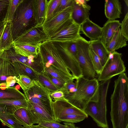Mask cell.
I'll return each mask as SVG.
<instances>
[{"mask_svg":"<svg viewBox=\"0 0 128 128\" xmlns=\"http://www.w3.org/2000/svg\"><path fill=\"white\" fill-rule=\"evenodd\" d=\"M112 128H128V78L120 76L114 81L110 98Z\"/></svg>","mask_w":128,"mask_h":128,"instance_id":"1","label":"cell"},{"mask_svg":"<svg viewBox=\"0 0 128 128\" xmlns=\"http://www.w3.org/2000/svg\"><path fill=\"white\" fill-rule=\"evenodd\" d=\"M76 80L77 84L76 91L64 95V97L72 106L84 111L90 102L98 101L100 84L96 78L89 80L82 77Z\"/></svg>","mask_w":128,"mask_h":128,"instance_id":"2","label":"cell"},{"mask_svg":"<svg viewBox=\"0 0 128 128\" xmlns=\"http://www.w3.org/2000/svg\"><path fill=\"white\" fill-rule=\"evenodd\" d=\"M39 54L44 68H51L70 79H75L54 42L47 40L39 44Z\"/></svg>","mask_w":128,"mask_h":128,"instance_id":"3","label":"cell"},{"mask_svg":"<svg viewBox=\"0 0 128 128\" xmlns=\"http://www.w3.org/2000/svg\"><path fill=\"white\" fill-rule=\"evenodd\" d=\"M34 0H24L17 7L11 22L13 41L26 30L36 25L34 14Z\"/></svg>","mask_w":128,"mask_h":128,"instance_id":"4","label":"cell"},{"mask_svg":"<svg viewBox=\"0 0 128 128\" xmlns=\"http://www.w3.org/2000/svg\"><path fill=\"white\" fill-rule=\"evenodd\" d=\"M34 86L24 92L27 100L36 104L53 116L49 90L38 80H33Z\"/></svg>","mask_w":128,"mask_h":128,"instance_id":"5","label":"cell"},{"mask_svg":"<svg viewBox=\"0 0 128 128\" xmlns=\"http://www.w3.org/2000/svg\"><path fill=\"white\" fill-rule=\"evenodd\" d=\"M122 54L116 51L110 53L109 57L103 66L97 79L104 82L125 72L126 67L122 58Z\"/></svg>","mask_w":128,"mask_h":128,"instance_id":"6","label":"cell"},{"mask_svg":"<svg viewBox=\"0 0 128 128\" xmlns=\"http://www.w3.org/2000/svg\"><path fill=\"white\" fill-rule=\"evenodd\" d=\"M77 57L82 77L89 80L95 78L96 73L91 60L90 42L83 38L78 41Z\"/></svg>","mask_w":128,"mask_h":128,"instance_id":"7","label":"cell"},{"mask_svg":"<svg viewBox=\"0 0 128 128\" xmlns=\"http://www.w3.org/2000/svg\"><path fill=\"white\" fill-rule=\"evenodd\" d=\"M80 28L72 18L49 37L48 40L61 43L77 41L83 38L80 35Z\"/></svg>","mask_w":128,"mask_h":128,"instance_id":"8","label":"cell"},{"mask_svg":"<svg viewBox=\"0 0 128 128\" xmlns=\"http://www.w3.org/2000/svg\"><path fill=\"white\" fill-rule=\"evenodd\" d=\"M72 6H69L54 14L51 18L44 21L42 24L43 28L49 38L72 18Z\"/></svg>","mask_w":128,"mask_h":128,"instance_id":"9","label":"cell"},{"mask_svg":"<svg viewBox=\"0 0 128 128\" xmlns=\"http://www.w3.org/2000/svg\"><path fill=\"white\" fill-rule=\"evenodd\" d=\"M48 38L42 25L36 24L25 31L13 42L36 44L48 40Z\"/></svg>","mask_w":128,"mask_h":128,"instance_id":"10","label":"cell"},{"mask_svg":"<svg viewBox=\"0 0 128 128\" xmlns=\"http://www.w3.org/2000/svg\"><path fill=\"white\" fill-rule=\"evenodd\" d=\"M51 104L53 116L57 122L61 117L70 114H76L88 117V115L84 111L74 106L66 99L56 101L52 100Z\"/></svg>","mask_w":128,"mask_h":128,"instance_id":"11","label":"cell"},{"mask_svg":"<svg viewBox=\"0 0 128 128\" xmlns=\"http://www.w3.org/2000/svg\"><path fill=\"white\" fill-rule=\"evenodd\" d=\"M110 80L101 82L100 84L99 98L98 104V112L99 122V127L108 128L107 118V108L106 98Z\"/></svg>","mask_w":128,"mask_h":128,"instance_id":"12","label":"cell"},{"mask_svg":"<svg viewBox=\"0 0 128 128\" xmlns=\"http://www.w3.org/2000/svg\"><path fill=\"white\" fill-rule=\"evenodd\" d=\"M8 56L12 62H22L38 73H42L44 71L43 64L39 54L37 56H31L25 57L17 54L12 50L9 52Z\"/></svg>","mask_w":128,"mask_h":128,"instance_id":"13","label":"cell"},{"mask_svg":"<svg viewBox=\"0 0 128 128\" xmlns=\"http://www.w3.org/2000/svg\"><path fill=\"white\" fill-rule=\"evenodd\" d=\"M28 102L27 108L31 115L33 124H38L45 121L56 122L52 116L42 108L36 104Z\"/></svg>","mask_w":128,"mask_h":128,"instance_id":"14","label":"cell"},{"mask_svg":"<svg viewBox=\"0 0 128 128\" xmlns=\"http://www.w3.org/2000/svg\"><path fill=\"white\" fill-rule=\"evenodd\" d=\"M11 60L9 58L6 51L0 56V86L6 82L10 76L17 77Z\"/></svg>","mask_w":128,"mask_h":128,"instance_id":"15","label":"cell"},{"mask_svg":"<svg viewBox=\"0 0 128 128\" xmlns=\"http://www.w3.org/2000/svg\"><path fill=\"white\" fill-rule=\"evenodd\" d=\"M120 26L121 23L118 20H108L102 27L101 36L99 40L106 48Z\"/></svg>","mask_w":128,"mask_h":128,"instance_id":"16","label":"cell"},{"mask_svg":"<svg viewBox=\"0 0 128 128\" xmlns=\"http://www.w3.org/2000/svg\"><path fill=\"white\" fill-rule=\"evenodd\" d=\"M80 30L90 41H92L99 40L101 36L102 27L89 18L81 25Z\"/></svg>","mask_w":128,"mask_h":128,"instance_id":"17","label":"cell"},{"mask_svg":"<svg viewBox=\"0 0 128 128\" xmlns=\"http://www.w3.org/2000/svg\"><path fill=\"white\" fill-rule=\"evenodd\" d=\"M121 3L119 0H106L104 4V13L108 20L119 18L122 14Z\"/></svg>","mask_w":128,"mask_h":128,"instance_id":"18","label":"cell"},{"mask_svg":"<svg viewBox=\"0 0 128 128\" xmlns=\"http://www.w3.org/2000/svg\"><path fill=\"white\" fill-rule=\"evenodd\" d=\"M12 48L17 54L25 57L31 56H37L39 55V44H29L12 43Z\"/></svg>","mask_w":128,"mask_h":128,"instance_id":"19","label":"cell"},{"mask_svg":"<svg viewBox=\"0 0 128 128\" xmlns=\"http://www.w3.org/2000/svg\"><path fill=\"white\" fill-rule=\"evenodd\" d=\"M72 19L77 24L81 25L89 19L90 10L75 2L74 0L72 6Z\"/></svg>","mask_w":128,"mask_h":128,"instance_id":"20","label":"cell"},{"mask_svg":"<svg viewBox=\"0 0 128 128\" xmlns=\"http://www.w3.org/2000/svg\"><path fill=\"white\" fill-rule=\"evenodd\" d=\"M128 40L122 34L120 28L116 32L106 47L109 53L116 51L117 50L126 46Z\"/></svg>","mask_w":128,"mask_h":128,"instance_id":"21","label":"cell"},{"mask_svg":"<svg viewBox=\"0 0 128 128\" xmlns=\"http://www.w3.org/2000/svg\"><path fill=\"white\" fill-rule=\"evenodd\" d=\"M48 0H34V14L36 25H42L45 20Z\"/></svg>","mask_w":128,"mask_h":128,"instance_id":"22","label":"cell"},{"mask_svg":"<svg viewBox=\"0 0 128 128\" xmlns=\"http://www.w3.org/2000/svg\"><path fill=\"white\" fill-rule=\"evenodd\" d=\"M90 46L99 58L103 66L110 54L106 47L99 40L89 41Z\"/></svg>","mask_w":128,"mask_h":128,"instance_id":"23","label":"cell"},{"mask_svg":"<svg viewBox=\"0 0 128 128\" xmlns=\"http://www.w3.org/2000/svg\"><path fill=\"white\" fill-rule=\"evenodd\" d=\"M0 120L4 126L10 128H25L27 127L14 114L0 113Z\"/></svg>","mask_w":128,"mask_h":128,"instance_id":"24","label":"cell"},{"mask_svg":"<svg viewBox=\"0 0 128 128\" xmlns=\"http://www.w3.org/2000/svg\"><path fill=\"white\" fill-rule=\"evenodd\" d=\"M27 100L24 94L15 86L2 88L0 87V99Z\"/></svg>","mask_w":128,"mask_h":128,"instance_id":"25","label":"cell"},{"mask_svg":"<svg viewBox=\"0 0 128 128\" xmlns=\"http://www.w3.org/2000/svg\"><path fill=\"white\" fill-rule=\"evenodd\" d=\"M12 64L18 76L22 75H26L33 80H38V73L26 65L18 62L12 61Z\"/></svg>","mask_w":128,"mask_h":128,"instance_id":"26","label":"cell"},{"mask_svg":"<svg viewBox=\"0 0 128 128\" xmlns=\"http://www.w3.org/2000/svg\"><path fill=\"white\" fill-rule=\"evenodd\" d=\"M13 42L11 22L7 23L1 38V47L2 50L4 52L12 48Z\"/></svg>","mask_w":128,"mask_h":128,"instance_id":"27","label":"cell"},{"mask_svg":"<svg viewBox=\"0 0 128 128\" xmlns=\"http://www.w3.org/2000/svg\"><path fill=\"white\" fill-rule=\"evenodd\" d=\"M14 114L27 127L33 125L32 119L28 108H19L15 111Z\"/></svg>","mask_w":128,"mask_h":128,"instance_id":"28","label":"cell"},{"mask_svg":"<svg viewBox=\"0 0 128 128\" xmlns=\"http://www.w3.org/2000/svg\"><path fill=\"white\" fill-rule=\"evenodd\" d=\"M23 0H10L9 4L3 22L5 23L11 22L12 21L16 9Z\"/></svg>","mask_w":128,"mask_h":128,"instance_id":"29","label":"cell"},{"mask_svg":"<svg viewBox=\"0 0 128 128\" xmlns=\"http://www.w3.org/2000/svg\"><path fill=\"white\" fill-rule=\"evenodd\" d=\"M0 104L11 106L17 109L21 108H27L28 105L27 100L14 99H0Z\"/></svg>","mask_w":128,"mask_h":128,"instance_id":"30","label":"cell"},{"mask_svg":"<svg viewBox=\"0 0 128 128\" xmlns=\"http://www.w3.org/2000/svg\"><path fill=\"white\" fill-rule=\"evenodd\" d=\"M16 83L21 87L24 93L34 85V80L28 76L24 75L18 76L15 78Z\"/></svg>","mask_w":128,"mask_h":128,"instance_id":"31","label":"cell"},{"mask_svg":"<svg viewBox=\"0 0 128 128\" xmlns=\"http://www.w3.org/2000/svg\"><path fill=\"white\" fill-rule=\"evenodd\" d=\"M87 118L85 116L76 114H70L62 116L57 121L58 122H65L74 123L80 122Z\"/></svg>","mask_w":128,"mask_h":128,"instance_id":"32","label":"cell"},{"mask_svg":"<svg viewBox=\"0 0 128 128\" xmlns=\"http://www.w3.org/2000/svg\"><path fill=\"white\" fill-rule=\"evenodd\" d=\"M38 80L44 87L48 89L50 92L59 90L42 73H37Z\"/></svg>","mask_w":128,"mask_h":128,"instance_id":"33","label":"cell"},{"mask_svg":"<svg viewBox=\"0 0 128 128\" xmlns=\"http://www.w3.org/2000/svg\"><path fill=\"white\" fill-rule=\"evenodd\" d=\"M60 0H48L46 8L45 20L48 19L52 17Z\"/></svg>","mask_w":128,"mask_h":128,"instance_id":"34","label":"cell"},{"mask_svg":"<svg viewBox=\"0 0 128 128\" xmlns=\"http://www.w3.org/2000/svg\"><path fill=\"white\" fill-rule=\"evenodd\" d=\"M90 51L92 62L96 74L99 75L100 72L103 66L100 59L95 53L90 46Z\"/></svg>","mask_w":128,"mask_h":128,"instance_id":"35","label":"cell"},{"mask_svg":"<svg viewBox=\"0 0 128 128\" xmlns=\"http://www.w3.org/2000/svg\"><path fill=\"white\" fill-rule=\"evenodd\" d=\"M43 72H44L57 79L64 84L70 80H73L70 79L61 74L50 67L44 68Z\"/></svg>","mask_w":128,"mask_h":128,"instance_id":"36","label":"cell"},{"mask_svg":"<svg viewBox=\"0 0 128 128\" xmlns=\"http://www.w3.org/2000/svg\"><path fill=\"white\" fill-rule=\"evenodd\" d=\"M74 80H70L64 84L63 87L59 90L62 91L64 95L68 94L75 92L76 90L77 84Z\"/></svg>","mask_w":128,"mask_h":128,"instance_id":"37","label":"cell"},{"mask_svg":"<svg viewBox=\"0 0 128 128\" xmlns=\"http://www.w3.org/2000/svg\"><path fill=\"white\" fill-rule=\"evenodd\" d=\"M38 125L46 128H66L64 125L56 122L45 121L39 124Z\"/></svg>","mask_w":128,"mask_h":128,"instance_id":"38","label":"cell"},{"mask_svg":"<svg viewBox=\"0 0 128 128\" xmlns=\"http://www.w3.org/2000/svg\"><path fill=\"white\" fill-rule=\"evenodd\" d=\"M120 30L122 35L128 40V12L126 13L121 23Z\"/></svg>","mask_w":128,"mask_h":128,"instance_id":"39","label":"cell"},{"mask_svg":"<svg viewBox=\"0 0 128 128\" xmlns=\"http://www.w3.org/2000/svg\"><path fill=\"white\" fill-rule=\"evenodd\" d=\"M73 0H60L54 14L61 11L69 6H72Z\"/></svg>","mask_w":128,"mask_h":128,"instance_id":"40","label":"cell"},{"mask_svg":"<svg viewBox=\"0 0 128 128\" xmlns=\"http://www.w3.org/2000/svg\"><path fill=\"white\" fill-rule=\"evenodd\" d=\"M43 74L59 90L63 86L64 84L60 80L47 73L43 72Z\"/></svg>","mask_w":128,"mask_h":128,"instance_id":"41","label":"cell"},{"mask_svg":"<svg viewBox=\"0 0 128 128\" xmlns=\"http://www.w3.org/2000/svg\"><path fill=\"white\" fill-rule=\"evenodd\" d=\"M50 96L52 100L56 101L66 99L63 92L62 91L58 90L50 94Z\"/></svg>","mask_w":128,"mask_h":128,"instance_id":"42","label":"cell"},{"mask_svg":"<svg viewBox=\"0 0 128 128\" xmlns=\"http://www.w3.org/2000/svg\"><path fill=\"white\" fill-rule=\"evenodd\" d=\"M9 2L10 0H0V18L3 13H6Z\"/></svg>","mask_w":128,"mask_h":128,"instance_id":"43","label":"cell"},{"mask_svg":"<svg viewBox=\"0 0 128 128\" xmlns=\"http://www.w3.org/2000/svg\"><path fill=\"white\" fill-rule=\"evenodd\" d=\"M17 110L16 108L11 106L0 104V113H14L15 111Z\"/></svg>","mask_w":128,"mask_h":128,"instance_id":"44","label":"cell"},{"mask_svg":"<svg viewBox=\"0 0 128 128\" xmlns=\"http://www.w3.org/2000/svg\"><path fill=\"white\" fill-rule=\"evenodd\" d=\"M76 4L82 6L90 10L91 8L90 6L87 3V0H74Z\"/></svg>","mask_w":128,"mask_h":128,"instance_id":"45","label":"cell"},{"mask_svg":"<svg viewBox=\"0 0 128 128\" xmlns=\"http://www.w3.org/2000/svg\"><path fill=\"white\" fill-rule=\"evenodd\" d=\"M5 27L1 31V32L0 33V56L2 54H3V53L4 52H3L2 50L1 47V38H2V36L3 34V33L4 32V31L5 28Z\"/></svg>","mask_w":128,"mask_h":128,"instance_id":"46","label":"cell"},{"mask_svg":"<svg viewBox=\"0 0 128 128\" xmlns=\"http://www.w3.org/2000/svg\"><path fill=\"white\" fill-rule=\"evenodd\" d=\"M6 23L4 22H0V33L2 30L6 26Z\"/></svg>","mask_w":128,"mask_h":128,"instance_id":"47","label":"cell"},{"mask_svg":"<svg viewBox=\"0 0 128 128\" xmlns=\"http://www.w3.org/2000/svg\"><path fill=\"white\" fill-rule=\"evenodd\" d=\"M25 128H46L38 126V125H33L31 126L27 127Z\"/></svg>","mask_w":128,"mask_h":128,"instance_id":"48","label":"cell"},{"mask_svg":"<svg viewBox=\"0 0 128 128\" xmlns=\"http://www.w3.org/2000/svg\"><path fill=\"white\" fill-rule=\"evenodd\" d=\"M63 123L66 126V128H72L69 123L64 122Z\"/></svg>","mask_w":128,"mask_h":128,"instance_id":"49","label":"cell"},{"mask_svg":"<svg viewBox=\"0 0 128 128\" xmlns=\"http://www.w3.org/2000/svg\"><path fill=\"white\" fill-rule=\"evenodd\" d=\"M69 123L72 128H81L79 127L76 126L73 123Z\"/></svg>","mask_w":128,"mask_h":128,"instance_id":"50","label":"cell"},{"mask_svg":"<svg viewBox=\"0 0 128 128\" xmlns=\"http://www.w3.org/2000/svg\"><path fill=\"white\" fill-rule=\"evenodd\" d=\"M124 1L127 6V7H128V0H124Z\"/></svg>","mask_w":128,"mask_h":128,"instance_id":"51","label":"cell"},{"mask_svg":"<svg viewBox=\"0 0 128 128\" xmlns=\"http://www.w3.org/2000/svg\"></svg>","mask_w":128,"mask_h":128,"instance_id":"52","label":"cell"}]
</instances>
